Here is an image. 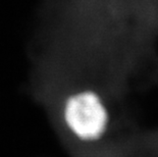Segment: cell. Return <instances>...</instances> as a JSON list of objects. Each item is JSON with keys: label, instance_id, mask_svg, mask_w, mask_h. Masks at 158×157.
I'll use <instances>...</instances> for the list:
<instances>
[{"label": "cell", "instance_id": "1", "mask_svg": "<svg viewBox=\"0 0 158 157\" xmlns=\"http://www.w3.org/2000/svg\"><path fill=\"white\" fill-rule=\"evenodd\" d=\"M61 116L69 132L85 143L102 139L110 121L102 97L91 89L78 90L66 96L62 103Z\"/></svg>", "mask_w": 158, "mask_h": 157}]
</instances>
